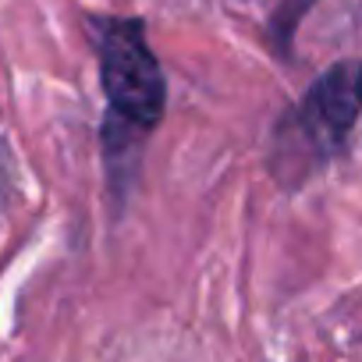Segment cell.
<instances>
[{
	"mask_svg": "<svg viewBox=\"0 0 362 362\" xmlns=\"http://www.w3.org/2000/svg\"><path fill=\"white\" fill-rule=\"evenodd\" d=\"M358 117V64L341 61L327 68L295 110L274 132V174L302 181L320 163L334 160Z\"/></svg>",
	"mask_w": 362,
	"mask_h": 362,
	"instance_id": "1",
	"label": "cell"
},
{
	"mask_svg": "<svg viewBox=\"0 0 362 362\" xmlns=\"http://www.w3.org/2000/svg\"><path fill=\"white\" fill-rule=\"evenodd\" d=\"M93 43L100 61L110 121L139 135L153 132L167 107L163 71L146 43L139 18H93Z\"/></svg>",
	"mask_w": 362,
	"mask_h": 362,
	"instance_id": "2",
	"label": "cell"
},
{
	"mask_svg": "<svg viewBox=\"0 0 362 362\" xmlns=\"http://www.w3.org/2000/svg\"><path fill=\"white\" fill-rule=\"evenodd\" d=\"M316 0H281L270 15V47L277 57H291V43H295V33L302 25V18L313 11Z\"/></svg>",
	"mask_w": 362,
	"mask_h": 362,
	"instance_id": "3",
	"label": "cell"
}]
</instances>
